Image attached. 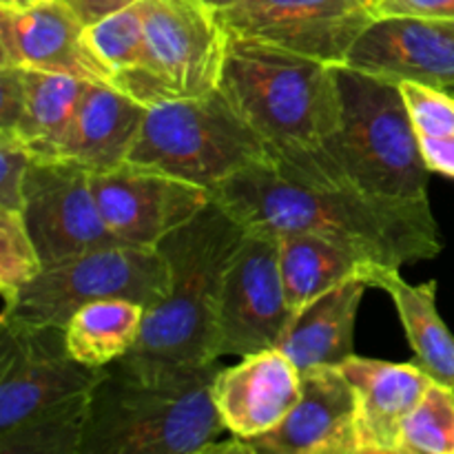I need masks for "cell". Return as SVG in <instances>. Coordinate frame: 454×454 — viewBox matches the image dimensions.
Returning a JSON list of instances; mask_svg holds the SVG:
<instances>
[{
    "instance_id": "1",
    "label": "cell",
    "mask_w": 454,
    "mask_h": 454,
    "mask_svg": "<svg viewBox=\"0 0 454 454\" xmlns=\"http://www.w3.org/2000/svg\"><path fill=\"white\" fill-rule=\"evenodd\" d=\"M211 200L247 229L313 233L384 269L433 260L443 251L430 200L386 198L357 189H315L257 162L211 189Z\"/></svg>"
},
{
    "instance_id": "2",
    "label": "cell",
    "mask_w": 454,
    "mask_h": 454,
    "mask_svg": "<svg viewBox=\"0 0 454 454\" xmlns=\"http://www.w3.org/2000/svg\"><path fill=\"white\" fill-rule=\"evenodd\" d=\"M220 91L295 184L346 189L333 160L341 98L335 65L229 34Z\"/></svg>"
},
{
    "instance_id": "3",
    "label": "cell",
    "mask_w": 454,
    "mask_h": 454,
    "mask_svg": "<svg viewBox=\"0 0 454 454\" xmlns=\"http://www.w3.org/2000/svg\"><path fill=\"white\" fill-rule=\"evenodd\" d=\"M220 364L127 353L91 393L82 454H200L224 433L213 399Z\"/></svg>"
},
{
    "instance_id": "4",
    "label": "cell",
    "mask_w": 454,
    "mask_h": 454,
    "mask_svg": "<svg viewBox=\"0 0 454 454\" xmlns=\"http://www.w3.org/2000/svg\"><path fill=\"white\" fill-rule=\"evenodd\" d=\"M248 229L217 202L158 242L171 270V291L146 310L129 353L180 364H211L222 282Z\"/></svg>"
},
{
    "instance_id": "5",
    "label": "cell",
    "mask_w": 454,
    "mask_h": 454,
    "mask_svg": "<svg viewBox=\"0 0 454 454\" xmlns=\"http://www.w3.org/2000/svg\"><path fill=\"white\" fill-rule=\"evenodd\" d=\"M341 120L333 160L344 186L403 200L428 198L430 168L399 82L335 65Z\"/></svg>"
},
{
    "instance_id": "6",
    "label": "cell",
    "mask_w": 454,
    "mask_h": 454,
    "mask_svg": "<svg viewBox=\"0 0 454 454\" xmlns=\"http://www.w3.org/2000/svg\"><path fill=\"white\" fill-rule=\"evenodd\" d=\"M257 162H269L264 145L220 89L151 106L127 158L208 191Z\"/></svg>"
},
{
    "instance_id": "7",
    "label": "cell",
    "mask_w": 454,
    "mask_h": 454,
    "mask_svg": "<svg viewBox=\"0 0 454 454\" xmlns=\"http://www.w3.org/2000/svg\"><path fill=\"white\" fill-rule=\"evenodd\" d=\"M146 62L115 74L111 84L145 106L200 98L220 89L229 34L202 0H137Z\"/></svg>"
},
{
    "instance_id": "8",
    "label": "cell",
    "mask_w": 454,
    "mask_h": 454,
    "mask_svg": "<svg viewBox=\"0 0 454 454\" xmlns=\"http://www.w3.org/2000/svg\"><path fill=\"white\" fill-rule=\"evenodd\" d=\"M171 291V270L158 247L114 244L80 255L67 264L44 269L38 278L3 300L4 319L60 326L80 306L98 300H131L146 310Z\"/></svg>"
},
{
    "instance_id": "9",
    "label": "cell",
    "mask_w": 454,
    "mask_h": 454,
    "mask_svg": "<svg viewBox=\"0 0 454 454\" xmlns=\"http://www.w3.org/2000/svg\"><path fill=\"white\" fill-rule=\"evenodd\" d=\"M105 368L71 357L65 328L0 322V433L89 395Z\"/></svg>"
},
{
    "instance_id": "10",
    "label": "cell",
    "mask_w": 454,
    "mask_h": 454,
    "mask_svg": "<svg viewBox=\"0 0 454 454\" xmlns=\"http://www.w3.org/2000/svg\"><path fill=\"white\" fill-rule=\"evenodd\" d=\"M293 315L279 270L278 233L248 229L222 282L215 357H247L278 348Z\"/></svg>"
},
{
    "instance_id": "11",
    "label": "cell",
    "mask_w": 454,
    "mask_h": 454,
    "mask_svg": "<svg viewBox=\"0 0 454 454\" xmlns=\"http://www.w3.org/2000/svg\"><path fill=\"white\" fill-rule=\"evenodd\" d=\"M226 34L344 65L377 16L372 0H239L215 12Z\"/></svg>"
},
{
    "instance_id": "12",
    "label": "cell",
    "mask_w": 454,
    "mask_h": 454,
    "mask_svg": "<svg viewBox=\"0 0 454 454\" xmlns=\"http://www.w3.org/2000/svg\"><path fill=\"white\" fill-rule=\"evenodd\" d=\"M22 215L44 269L122 244L102 220L91 171L67 160L31 162Z\"/></svg>"
},
{
    "instance_id": "13",
    "label": "cell",
    "mask_w": 454,
    "mask_h": 454,
    "mask_svg": "<svg viewBox=\"0 0 454 454\" xmlns=\"http://www.w3.org/2000/svg\"><path fill=\"white\" fill-rule=\"evenodd\" d=\"M91 186L105 224L133 247H158L211 202L204 186L133 164L91 173Z\"/></svg>"
},
{
    "instance_id": "14",
    "label": "cell",
    "mask_w": 454,
    "mask_h": 454,
    "mask_svg": "<svg viewBox=\"0 0 454 454\" xmlns=\"http://www.w3.org/2000/svg\"><path fill=\"white\" fill-rule=\"evenodd\" d=\"M357 399L340 366L301 372V397L286 419L251 442L211 443L207 452L357 454Z\"/></svg>"
},
{
    "instance_id": "15",
    "label": "cell",
    "mask_w": 454,
    "mask_h": 454,
    "mask_svg": "<svg viewBox=\"0 0 454 454\" xmlns=\"http://www.w3.org/2000/svg\"><path fill=\"white\" fill-rule=\"evenodd\" d=\"M346 67L454 93V20L380 16L346 56Z\"/></svg>"
},
{
    "instance_id": "16",
    "label": "cell",
    "mask_w": 454,
    "mask_h": 454,
    "mask_svg": "<svg viewBox=\"0 0 454 454\" xmlns=\"http://www.w3.org/2000/svg\"><path fill=\"white\" fill-rule=\"evenodd\" d=\"M0 67H27L109 82L114 71L96 51L89 27L60 0L25 12L0 9Z\"/></svg>"
},
{
    "instance_id": "17",
    "label": "cell",
    "mask_w": 454,
    "mask_h": 454,
    "mask_svg": "<svg viewBox=\"0 0 454 454\" xmlns=\"http://www.w3.org/2000/svg\"><path fill=\"white\" fill-rule=\"evenodd\" d=\"M301 397V372L279 348L242 357L217 372L213 399L224 428L238 442H251L278 428Z\"/></svg>"
},
{
    "instance_id": "18",
    "label": "cell",
    "mask_w": 454,
    "mask_h": 454,
    "mask_svg": "<svg viewBox=\"0 0 454 454\" xmlns=\"http://www.w3.org/2000/svg\"><path fill=\"white\" fill-rule=\"evenodd\" d=\"M357 399V454H399V439L411 412L433 377L412 364L353 357L341 364Z\"/></svg>"
},
{
    "instance_id": "19",
    "label": "cell",
    "mask_w": 454,
    "mask_h": 454,
    "mask_svg": "<svg viewBox=\"0 0 454 454\" xmlns=\"http://www.w3.org/2000/svg\"><path fill=\"white\" fill-rule=\"evenodd\" d=\"M149 106L109 82H89L69 127L47 160H67L91 173L127 164Z\"/></svg>"
},
{
    "instance_id": "20",
    "label": "cell",
    "mask_w": 454,
    "mask_h": 454,
    "mask_svg": "<svg viewBox=\"0 0 454 454\" xmlns=\"http://www.w3.org/2000/svg\"><path fill=\"white\" fill-rule=\"evenodd\" d=\"M368 282L348 279L293 315L278 348L288 355L297 371L341 366L355 355V324Z\"/></svg>"
},
{
    "instance_id": "21",
    "label": "cell",
    "mask_w": 454,
    "mask_h": 454,
    "mask_svg": "<svg viewBox=\"0 0 454 454\" xmlns=\"http://www.w3.org/2000/svg\"><path fill=\"white\" fill-rule=\"evenodd\" d=\"M279 270L293 313L348 279L364 278L372 286L384 266L313 233H279Z\"/></svg>"
},
{
    "instance_id": "22",
    "label": "cell",
    "mask_w": 454,
    "mask_h": 454,
    "mask_svg": "<svg viewBox=\"0 0 454 454\" xmlns=\"http://www.w3.org/2000/svg\"><path fill=\"white\" fill-rule=\"evenodd\" d=\"M20 105L9 131L29 149L34 160H47L56 142L69 127L87 91V80L18 67Z\"/></svg>"
},
{
    "instance_id": "23",
    "label": "cell",
    "mask_w": 454,
    "mask_h": 454,
    "mask_svg": "<svg viewBox=\"0 0 454 454\" xmlns=\"http://www.w3.org/2000/svg\"><path fill=\"white\" fill-rule=\"evenodd\" d=\"M372 286L393 297L417 366L454 388V335L437 310V282L408 284L399 269H384Z\"/></svg>"
},
{
    "instance_id": "24",
    "label": "cell",
    "mask_w": 454,
    "mask_h": 454,
    "mask_svg": "<svg viewBox=\"0 0 454 454\" xmlns=\"http://www.w3.org/2000/svg\"><path fill=\"white\" fill-rule=\"evenodd\" d=\"M146 309L131 300H98L80 306L67 322L71 357L93 368H106L137 344Z\"/></svg>"
},
{
    "instance_id": "25",
    "label": "cell",
    "mask_w": 454,
    "mask_h": 454,
    "mask_svg": "<svg viewBox=\"0 0 454 454\" xmlns=\"http://www.w3.org/2000/svg\"><path fill=\"white\" fill-rule=\"evenodd\" d=\"M91 393L3 430L0 454H82Z\"/></svg>"
},
{
    "instance_id": "26",
    "label": "cell",
    "mask_w": 454,
    "mask_h": 454,
    "mask_svg": "<svg viewBox=\"0 0 454 454\" xmlns=\"http://www.w3.org/2000/svg\"><path fill=\"white\" fill-rule=\"evenodd\" d=\"M399 87L426 167L430 173L454 177V93L417 82H399Z\"/></svg>"
},
{
    "instance_id": "27",
    "label": "cell",
    "mask_w": 454,
    "mask_h": 454,
    "mask_svg": "<svg viewBox=\"0 0 454 454\" xmlns=\"http://www.w3.org/2000/svg\"><path fill=\"white\" fill-rule=\"evenodd\" d=\"M399 454H454V388L433 381L406 419Z\"/></svg>"
},
{
    "instance_id": "28",
    "label": "cell",
    "mask_w": 454,
    "mask_h": 454,
    "mask_svg": "<svg viewBox=\"0 0 454 454\" xmlns=\"http://www.w3.org/2000/svg\"><path fill=\"white\" fill-rule=\"evenodd\" d=\"M89 35H91L93 47L100 53L102 60L111 67L114 75L145 67L146 35L137 3L89 27Z\"/></svg>"
},
{
    "instance_id": "29",
    "label": "cell",
    "mask_w": 454,
    "mask_h": 454,
    "mask_svg": "<svg viewBox=\"0 0 454 454\" xmlns=\"http://www.w3.org/2000/svg\"><path fill=\"white\" fill-rule=\"evenodd\" d=\"M44 270L22 211L0 208V293L16 295Z\"/></svg>"
},
{
    "instance_id": "30",
    "label": "cell",
    "mask_w": 454,
    "mask_h": 454,
    "mask_svg": "<svg viewBox=\"0 0 454 454\" xmlns=\"http://www.w3.org/2000/svg\"><path fill=\"white\" fill-rule=\"evenodd\" d=\"M31 162L29 149L13 133L0 131V208L22 211Z\"/></svg>"
},
{
    "instance_id": "31",
    "label": "cell",
    "mask_w": 454,
    "mask_h": 454,
    "mask_svg": "<svg viewBox=\"0 0 454 454\" xmlns=\"http://www.w3.org/2000/svg\"><path fill=\"white\" fill-rule=\"evenodd\" d=\"M377 16H426L454 20V0H372Z\"/></svg>"
},
{
    "instance_id": "32",
    "label": "cell",
    "mask_w": 454,
    "mask_h": 454,
    "mask_svg": "<svg viewBox=\"0 0 454 454\" xmlns=\"http://www.w3.org/2000/svg\"><path fill=\"white\" fill-rule=\"evenodd\" d=\"M62 4L71 9L80 20L87 27H93L96 22L105 20L111 13L120 12V9H127L131 4H136L137 0H60Z\"/></svg>"
},
{
    "instance_id": "33",
    "label": "cell",
    "mask_w": 454,
    "mask_h": 454,
    "mask_svg": "<svg viewBox=\"0 0 454 454\" xmlns=\"http://www.w3.org/2000/svg\"><path fill=\"white\" fill-rule=\"evenodd\" d=\"M43 3H47V0H0V9H7V12H25V9L38 7Z\"/></svg>"
},
{
    "instance_id": "34",
    "label": "cell",
    "mask_w": 454,
    "mask_h": 454,
    "mask_svg": "<svg viewBox=\"0 0 454 454\" xmlns=\"http://www.w3.org/2000/svg\"><path fill=\"white\" fill-rule=\"evenodd\" d=\"M207 7H211L213 12H224V9L233 7L235 3H239V0H202Z\"/></svg>"
}]
</instances>
